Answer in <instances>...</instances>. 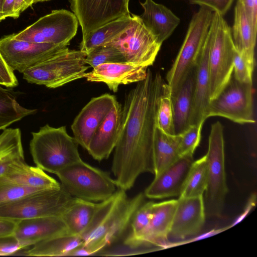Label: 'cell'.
<instances>
[{"instance_id":"obj_45","label":"cell","mask_w":257,"mask_h":257,"mask_svg":"<svg viewBox=\"0 0 257 257\" xmlns=\"http://www.w3.org/2000/svg\"><path fill=\"white\" fill-rule=\"evenodd\" d=\"M33 4V0H15L13 8L14 19L18 18L21 13Z\"/></svg>"},{"instance_id":"obj_9","label":"cell","mask_w":257,"mask_h":257,"mask_svg":"<svg viewBox=\"0 0 257 257\" xmlns=\"http://www.w3.org/2000/svg\"><path fill=\"white\" fill-rule=\"evenodd\" d=\"M61 186L39 191L15 201L0 204V218L16 221L61 216L73 199Z\"/></svg>"},{"instance_id":"obj_34","label":"cell","mask_w":257,"mask_h":257,"mask_svg":"<svg viewBox=\"0 0 257 257\" xmlns=\"http://www.w3.org/2000/svg\"><path fill=\"white\" fill-rule=\"evenodd\" d=\"M156 124L157 127L164 133L170 135H175L172 101L167 83L159 100Z\"/></svg>"},{"instance_id":"obj_46","label":"cell","mask_w":257,"mask_h":257,"mask_svg":"<svg viewBox=\"0 0 257 257\" xmlns=\"http://www.w3.org/2000/svg\"><path fill=\"white\" fill-rule=\"evenodd\" d=\"M15 0H4L3 6V13L6 18H14L13 8Z\"/></svg>"},{"instance_id":"obj_4","label":"cell","mask_w":257,"mask_h":257,"mask_svg":"<svg viewBox=\"0 0 257 257\" xmlns=\"http://www.w3.org/2000/svg\"><path fill=\"white\" fill-rule=\"evenodd\" d=\"M86 54L66 47L26 70L23 77L28 82L50 88L62 86L83 78L89 66Z\"/></svg>"},{"instance_id":"obj_1","label":"cell","mask_w":257,"mask_h":257,"mask_svg":"<svg viewBox=\"0 0 257 257\" xmlns=\"http://www.w3.org/2000/svg\"><path fill=\"white\" fill-rule=\"evenodd\" d=\"M166 83L160 73H154L148 68L146 78L126 95L111 167L119 189L126 191L141 174L155 173L156 117Z\"/></svg>"},{"instance_id":"obj_19","label":"cell","mask_w":257,"mask_h":257,"mask_svg":"<svg viewBox=\"0 0 257 257\" xmlns=\"http://www.w3.org/2000/svg\"><path fill=\"white\" fill-rule=\"evenodd\" d=\"M193 162V158L181 157L155 178L145 191V196L163 199L179 196Z\"/></svg>"},{"instance_id":"obj_7","label":"cell","mask_w":257,"mask_h":257,"mask_svg":"<svg viewBox=\"0 0 257 257\" xmlns=\"http://www.w3.org/2000/svg\"><path fill=\"white\" fill-rule=\"evenodd\" d=\"M209 32L211 42L208 69L210 100L218 95L232 75L235 47L230 27L223 16L217 12L213 13Z\"/></svg>"},{"instance_id":"obj_13","label":"cell","mask_w":257,"mask_h":257,"mask_svg":"<svg viewBox=\"0 0 257 257\" xmlns=\"http://www.w3.org/2000/svg\"><path fill=\"white\" fill-rule=\"evenodd\" d=\"M130 0H69L70 8L80 26L82 39L105 24L130 16Z\"/></svg>"},{"instance_id":"obj_16","label":"cell","mask_w":257,"mask_h":257,"mask_svg":"<svg viewBox=\"0 0 257 257\" xmlns=\"http://www.w3.org/2000/svg\"><path fill=\"white\" fill-rule=\"evenodd\" d=\"M205 217L203 196L179 197L169 237L183 239L197 235L203 227Z\"/></svg>"},{"instance_id":"obj_12","label":"cell","mask_w":257,"mask_h":257,"mask_svg":"<svg viewBox=\"0 0 257 257\" xmlns=\"http://www.w3.org/2000/svg\"><path fill=\"white\" fill-rule=\"evenodd\" d=\"M78 21L72 13L64 9L54 10L17 34V40L68 46L75 37Z\"/></svg>"},{"instance_id":"obj_25","label":"cell","mask_w":257,"mask_h":257,"mask_svg":"<svg viewBox=\"0 0 257 257\" xmlns=\"http://www.w3.org/2000/svg\"><path fill=\"white\" fill-rule=\"evenodd\" d=\"M195 72L196 66L176 93L171 96L175 135L181 134L190 125Z\"/></svg>"},{"instance_id":"obj_38","label":"cell","mask_w":257,"mask_h":257,"mask_svg":"<svg viewBox=\"0 0 257 257\" xmlns=\"http://www.w3.org/2000/svg\"><path fill=\"white\" fill-rule=\"evenodd\" d=\"M254 64L245 55L238 51L235 48L233 74L237 80L241 82L252 83Z\"/></svg>"},{"instance_id":"obj_11","label":"cell","mask_w":257,"mask_h":257,"mask_svg":"<svg viewBox=\"0 0 257 257\" xmlns=\"http://www.w3.org/2000/svg\"><path fill=\"white\" fill-rule=\"evenodd\" d=\"M131 16L132 21L125 29L105 45L117 48L127 63L149 67L153 64L162 43L139 16Z\"/></svg>"},{"instance_id":"obj_40","label":"cell","mask_w":257,"mask_h":257,"mask_svg":"<svg viewBox=\"0 0 257 257\" xmlns=\"http://www.w3.org/2000/svg\"><path fill=\"white\" fill-rule=\"evenodd\" d=\"M191 3L207 7L213 12L224 16L229 10L234 0H189Z\"/></svg>"},{"instance_id":"obj_20","label":"cell","mask_w":257,"mask_h":257,"mask_svg":"<svg viewBox=\"0 0 257 257\" xmlns=\"http://www.w3.org/2000/svg\"><path fill=\"white\" fill-rule=\"evenodd\" d=\"M177 199L154 203L153 216L145 231L127 246L134 248L143 245L163 246L167 242Z\"/></svg>"},{"instance_id":"obj_41","label":"cell","mask_w":257,"mask_h":257,"mask_svg":"<svg viewBox=\"0 0 257 257\" xmlns=\"http://www.w3.org/2000/svg\"><path fill=\"white\" fill-rule=\"evenodd\" d=\"M0 85L8 87H16L18 80L14 72L8 67L0 53Z\"/></svg>"},{"instance_id":"obj_37","label":"cell","mask_w":257,"mask_h":257,"mask_svg":"<svg viewBox=\"0 0 257 257\" xmlns=\"http://www.w3.org/2000/svg\"><path fill=\"white\" fill-rule=\"evenodd\" d=\"M203 123L190 125L181 135L179 146V157L193 158L196 149L199 146Z\"/></svg>"},{"instance_id":"obj_42","label":"cell","mask_w":257,"mask_h":257,"mask_svg":"<svg viewBox=\"0 0 257 257\" xmlns=\"http://www.w3.org/2000/svg\"><path fill=\"white\" fill-rule=\"evenodd\" d=\"M24 248L13 236L0 237V256L11 255Z\"/></svg>"},{"instance_id":"obj_15","label":"cell","mask_w":257,"mask_h":257,"mask_svg":"<svg viewBox=\"0 0 257 257\" xmlns=\"http://www.w3.org/2000/svg\"><path fill=\"white\" fill-rule=\"evenodd\" d=\"M116 101L114 95L105 93L92 98L83 107L71 125L79 145L87 150L94 132Z\"/></svg>"},{"instance_id":"obj_8","label":"cell","mask_w":257,"mask_h":257,"mask_svg":"<svg viewBox=\"0 0 257 257\" xmlns=\"http://www.w3.org/2000/svg\"><path fill=\"white\" fill-rule=\"evenodd\" d=\"M208 183L203 197L206 217H219L228 192L225 170L223 127L219 121L211 125L206 154Z\"/></svg>"},{"instance_id":"obj_6","label":"cell","mask_w":257,"mask_h":257,"mask_svg":"<svg viewBox=\"0 0 257 257\" xmlns=\"http://www.w3.org/2000/svg\"><path fill=\"white\" fill-rule=\"evenodd\" d=\"M56 175L61 186L72 197L92 202L106 199L119 189L108 172L82 160L64 168Z\"/></svg>"},{"instance_id":"obj_35","label":"cell","mask_w":257,"mask_h":257,"mask_svg":"<svg viewBox=\"0 0 257 257\" xmlns=\"http://www.w3.org/2000/svg\"><path fill=\"white\" fill-rule=\"evenodd\" d=\"M85 62L93 68L104 63L127 62L123 55L117 48L108 45L98 46L92 50L86 55Z\"/></svg>"},{"instance_id":"obj_39","label":"cell","mask_w":257,"mask_h":257,"mask_svg":"<svg viewBox=\"0 0 257 257\" xmlns=\"http://www.w3.org/2000/svg\"><path fill=\"white\" fill-rule=\"evenodd\" d=\"M41 191L43 190L15 184L0 183V204L12 202Z\"/></svg>"},{"instance_id":"obj_23","label":"cell","mask_w":257,"mask_h":257,"mask_svg":"<svg viewBox=\"0 0 257 257\" xmlns=\"http://www.w3.org/2000/svg\"><path fill=\"white\" fill-rule=\"evenodd\" d=\"M0 183L15 184L42 190L59 188L61 184L38 167L27 165L25 160L17 161L8 167L0 177Z\"/></svg>"},{"instance_id":"obj_31","label":"cell","mask_w":257,"mask_h":257,"mask_svg":"<svg viewBox=\"0 0 257 257\" xmlns=\"http://www.w3.org/2000/svg\"><path fill=\"white\" fill-rule=\"evenodd\" d=\"M25 160L19 128L4 130L0 135V177L13 162Z\"/></svg>"},{"instance_id":"obj_43","label":"cell","mask_w":257,"mask_h":257,"mask_svg":"<svg viewBox=\"0 0 257 257\" xmlns=\"http://www.w3.org/2000/svg\"><path fill=\"white\" fill-rule=\"evenodd\" d=\"M242 5L254 34L257 32V0H238Z\"/></svg>"},{"instance_id":"obj_29","label":"cell","mask_w":257,"mask_h":257,"mask_svg":"<svg viewBox=\"0 0 257 257\" xmlns=\"http://www.w3.org/2000/svg\"><path fill=\"white\" fill-rule=\"evenodd\" d=\"M96 203L73 197L61 217L69 233L80 235L89 225Z\"/></svg>"},{"instance_id":"obj_18","label":"cell","mask_w":257,"mask_h":257,"mask_svg":"<svg viewBox=\"0 0 257 257\" xmlns=\"http://www.w3.org/2000/svg\"><path fill=\"white\" fill-rule=\"evenodd\" d=\"M68 234H71L60 216H50L19 221L13 236L26 248L54 236Z\"/></svg>"},{"instance_id":"obj_32","label":"cell","mask_w":257,"mask_h":257,"mask_svg":"<svg viewBox=\"0 0 257 257\" xmlns=\"http://www.w3.org/2000/svg\"><path fill=\"white\" fill-rule=\"evenodd\" d=\"M208 183V164L206 155L193 161L184 183L181 198L203 196Z\"/></svg>"},{"instance_id":"obj_17","label":"cell","mask_w":257,"mask_h":257,"mask_svg":"<svg viewBox=\"0 0 257 257\" xmlns=\"http://www.w3.org/2000/svg\"><path fill=\"white\" fill-rule=\"evenodd\" d=\"M148 69L146 66L127 62L104 63L85 72L83 78L90 82L104 83L110 90L116 92L120 85L144 80Z\"/></svg>"},{"instance_id":"obj_33","label":"cell","mask_w":257,"mask_h":257,"mask_svg":"<svg viewBox=\"0 0 257 257\" xmlns=\"http://www.w3.org/2000/svg\"><path fill=\"white\" fill-rule=\"evenodd\" d=\"M36 110L21 106L10 91L0 86V130H5Z\"/></svg>"},{"instance_id":"obj_44","label":"cell","mask_w":257,"mask_h":257,"mask_svg":"<svg viewBox=\"0 0 257 257\" xmlns=\"http://www.w3.org/2000/svg\"><path fill=\"white\" fill-rule=\"evenodd\" d=\"M18 221L0 218V237L13 236Z\"/></svg>"},{"instance_id":"obj_24","label":"cell","mask_w":257,"mask_h":257,"mask_svg":"<svg viewBox=\"0 0 257 257\" xmlns=\"http://www.w3.org/2000/svg\"><path fill=\"white\" fill-rule=\"evenodd\" d=\"M144 12L139 16L144 25L162 43L167 39L180 23L169 9L153 0L140 3Z\"/></svg>"},{"instance_id":"obj_22","label":"cell","mask_w":257,"mask_h":257,"mask_svg":"<svg viewBox=\"0 0 257 257\" xmlns=\"http://www.w3.org/2000/svg\"><path fill=\"white\" fill-rule=\"evenodd\" d=\"M211 37L209 30L196 65L193 99L190 124L204 123L209 99L208 59Z\"/></svg>"},{"instance_id":"obj_36","label":"cell","mask_w":257,"mask_h":257,"mask_svg":"<svg viewBox=\"0 0 257 257\" xmlns=\"http://www.w3.org/2000/svg\"><path fill=\"white\" fill-rule=\"evenodd\" d=\"M153 202L143 203L135 212L130 225L131 231L124 241L127 245L141 235L148 227L153 216Z\"/></svg>"},{"instance_id":"obj_48","label":"cell","mask_w":257,"mask_h":257,"mask_svg":"<svg viewBox=\"0 0 257 257\" xmlns=\"http://www.w3.org/2000/svg\"><path fill=\"white\" fill-rule=\"evenodd\" d=\"M51 0H33V3H36L38 2H46V1H49Z\"/></svg>"},{"instance_id":"obj_10","label":"cell","mask_w":257,"mask_h":257,"mask_svg":"<svg viewBox=\"0 0 257 257\" xmlns=\"http://www.w3.org/2000/svg\"><path fill=\"white\" fill-rule=\"evenodd\" d=\"M214 116L239 124L254 123L252 83L239 81L232 73L218 95L209 101L205 119Z\"/></svg>"},{"instance_id":"obj_30","label":"cell","mask_w":257,"mask_h":257,"mask_svg":"<svg viewBox=\"0 0 257 257\" xmlns=\"http://www.w3.org/2000/svg\"><path fill=\"white\" fill-rule=\"evenodd\" d=\"M132 19L131 15L123 17L100 27L82 39L80 50L87 55L95 48L109 42L125 29Z\"/></svg>"},{"instance_id":"obj_26","label":"cell","mask_w":257,"mask_h":257,"mask_svg":"<svg viewBox=\"0 0 257 257\" xmlns=\"http://www.w3.org/2000/svg\"><path fill=\"white\" fill-rule=\"evenodd\" d=\"M232 37L235 49L255 64L256 34L253 32L241 3L238 0L234 8Z\"/></svg>"},{"instance_id":"obj_14","label":"cell","mask_w":257,"mask_h":257,"mask_svg":"<svg viewBox=\"0 0 257 257\" xmlns=\"http://www.w3.org/2000/svg\"><path fill=\"white\" fill-rule=\"evenodd\" d=\"M67 47L17 40L13 35L0 39V53L5 62L13 71L21 73Z\"/></svg>"},{"instance_id":"obj_21","label":"cell","mask_w":257,"mask_h":257,"mask_svg":"<svg viewBox=\"0 0 257 257\" xmlns=\"http://www.w3.org/2000/svg\"><path fill=\"white\" fill-rule=\"evenodd\" d=\"M121 108L116 101L94 132L87 151L95 160L107 159L114 149L119 136Z\"/></svg>"},{"instance_id":"obj_27","label":"cell","mask_w":257,"mask_h":257,"mask_svg":"<svg viewBox=\"0 0 257 257\" xmlns=\"http://www.w3.org/2000/svg\"><path fill=\"white\" fill-rule=\"evenodd\" d=\"M83 243L79 235H60L40 241L23 251V253L29 256H68Z\"/></svg>"},{"instance_id":"obj_3","label":"cell","mask_w":257,"mask_h":257,"mask_svg":"<svg viewBox=\"0 0 257 257\" xmlns=\"http://www.w3.org/2000/svg\"><path fill=\"white\" fill-rule=\"evenodd\" d=\"M30 148L34 162L44 171L57 175L68 166L82 160L76 139L66 127L48 124L32 133Z\"/></svg>"},{"instance_id":"obj_5","label":"cell","mask_w":257,"mask_h":257,"mask_svg":"<svg viewBox=\"0 0 257 257\" xmlns=\"http://www.w3.org/2000/svg\"><path fill=\"white\" fill-rule=\"evenodd\" d=\"M213 13L210 9L200 6L193 16L182 46L166 75V83L171 96L196 66L208 35Z\"/></svg>"},{"instance_id":"obj_47","label":"cell","mask_w":257,"mask_h":257,"mask_svg":"<svg viewBox=\"0 0 257 257\" xmlns=\"http://www.w3.org/2000/svg\"><path fill=\"white\" fill-rule=\"evenodd\" d=\"M4 0H0V22L6 18L3 13V6Z\"/></svg>"},{"instance_id":"obj_2","label":"cell","mask_w":257,"mask_h":257,"mask_svg":"<svg viewBox=\"0 0 257 257\" xmlns=\"http://www.w3.org/2000/svg\"><path fill=\"white\" fill-rule=\"evenodd\" d=\"M144 199L143 193L129 199L126 191L118 189L109 198L96 203L89 225L80 235L83 244L73 250L69 256L91 255L116 241L130 225Z\"/></svg>"},{"instance_id":"obj_28","label":"cell","mask_w":257,"mask_h":257,"mask_svg":"<svg viewBox=\"0 0 257 257\" xmlns=\"http://www.w3.org/2000/svg\"><path fill=\"white\" fill-rule=\"evenodd\" d=\"M180 135L166 134L156 127L153 148L155 176L167 169L179 158Z\"/></svg>"}]
</instances>
